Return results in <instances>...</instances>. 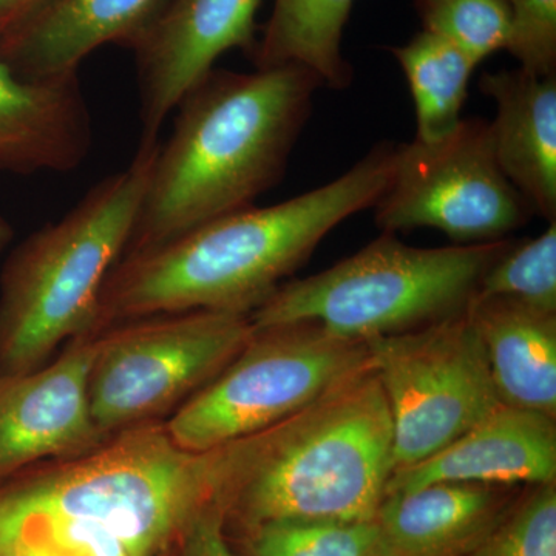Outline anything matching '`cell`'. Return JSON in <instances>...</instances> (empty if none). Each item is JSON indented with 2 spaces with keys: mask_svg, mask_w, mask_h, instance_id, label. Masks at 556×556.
<instances>
[{
  "mask_svg": "<svg viewBox=\"0 0 556 556\" xmlns=\"http://www.w3.org/2000/svg\"><path fill=\"white\" fill-rule=\"evenodd\" d=\"M170 0H54L0 43V60L17 76L39 80L79 73L105 46L135 50Z\"/></svg>",
  "mask_w": 556,
  "mask_h": 556,
  "instance_id": "cell-15",
  "label": "cell"
},
{
  "mask_svg": "<svg viewBox=\"0 0 556 556\" xmlns=\"http://www.w3.org/2000/svg\"><path fill=\"white\" fill-rule=\"evenodd\" d=\"M475 298L511 299L556 314V222L535 239L511 241L482 277Z\"/></svg>",
  "mask_w": 556,
  "mask_h": 556,
  "instance_id": "cell-22",
  "label": "cell"
},
{
  "mask_svg": "<svg viewBox=\"0 0 556 556\" xmlns=\"http://www.w3.org/2000/svg\"><path fill=\"white\" fill-rule=\"evenodd\" d=\"M174 552L175 556H237L229 547L225 518L217 506L207 507L193 519Z\"/></svg>",
  "mask_w": 556,
  "mask_h": 556,
  "instance_id": "cell-26",
  "label": "cell"
},
{
  "mask_svg": "<svg viewBox=\"0 0 556 556\" xmlns=\"http://www.w3.org/2000/svg\"><path fill=\"white\" fill-rule=\"evenodd\" d=\"M506 47L519 68L532 75H556V0H507Z\"/></svg>",
  "mask_w": 556,
  "mask_h": 556,
  "instance_id": "cell-25",
  "label": "cell"
},
{
  "mask_svg": "<svg viewBox=\"0 0 556 556\" xmlns=\"http://www.w3.org/2000/svg\"><path fill=\"white\" fill-rule=\"evenodd\" d=\"M510 244L415 248L382 232L324 273L281 285L251 320L255 328L311 321L361 342L427 327L464 313Z\"/></svg>",
  "mask_w": 556,
  "mask_h": 556,
  "instance_id": "cell-6",
  "label": "cell"
},
{
  "mask_svg": "<svg viewBox=\"0 0 556 556\" xmlns=\"http://www.w3.org/2000/svg\"><path fill=\"white\" fill-rule=\"evenodd\" d=\"M371 368L367 342L311 321L255 328L217 378L164 422L179 447L208 452L276 426Z\"/></svg>",
  "mask_w": 556,
  "mask_h": 556,
  "instance_id": "cell-7",
  "label": "cell"
},
{
  "mask_svg": "<svg viewBox=\"0 0 556 556\" xmlns=\"http://www.w3.org/2000/svg\"><path fill=\"white\" fill-rule=\"evenodd\" d=\"M254 332L247 314L186 311L134 318L94 336L91 416L105 439L156 422L217 378Z\"/></svg>",
  "mask_w": 556,
  "mask_h": 556,
  "instance_id": "cell-8",
  "label": "cell"
},
{
  "mask_svg": "<svg viewBox=\"0 0 556 556\" xmlns=\"http://www.w3.org/2000/svg\"><path fill=\"white\" fill-rule=\"evenodd\" d=\"M354 0H273L262 38L251 53L255 68L300 65L324 87L342 90L353 83V67L342 40Z\"/></svg>",
  "mask_w": 556,
  "mask_h": 556,
  "instance_id": "cell-19",
  "label": "cell"
},
{
  "mask_svg": "<svg viewBox=\"0 0 556 556\" xmlns=\"http://www.w3.org/2000/svg\"><path fill=\"white\" fill-rule=\"evenodd\" d=\"M367 345L393 424V473L447 447L501 405L467 309Z\"/></svg>",
  "mask_w": 556,
  "mask_h": 556,
  "instance_id": "cell-9",
  "label": "cell"
},
{
  "mask_svg": "<svg viewBox=\"0 0 556 556\" xmlns=\"http://www.w3.org/2000/svg\"><path fill=\"white\" fill-rule=\"evenodd\" d=\"M251 556H382L371 521H288L244 533Z\"/></svg>",
  "mask_w": 556,
  "mask_h": 556,
  "instance_id": "cell-21",
  "label": "cell"
},
{
  "mask_svg": "<svg viewBox=\"0 0 556 556\" xmlns=\"http://www.w3.org/2000/svg\"><path fill=\"white\" fill-rule=\"evenodd\" d=\"M466 556H556V482L535 485Z\"/></svg>",
  "mask_w": 556,
  "mask_h": 556,
  "instance_id": "cell-24",
  "label": "cell"
},
{
  "mask_svg": "<svg viewBox=\"0 0 556 556\" xmlns=\"http://www.w3.org/2000/svg\"><path fill=\"white\" fill-rule=\"evenodd\" d=\"M262 0H170L134 50L141 139H159L182 98L223 54L257 46Z\"/></svg>",
  "mask_w": 556,
  "mask_h": 556,
  "instance_id": "cell-12",
  "label": "cell"
},
{
  "mask_svg": "<svg viewBox=\"0 0 556 556\" xmlns=\"http://www.w3.org/2000/svg\"><path fill=\"white\" fill-rule=\"evenodd\" d=\"M14 239V229L9 219L0 215V252L5 251Z\"/></svg>",
  "mask_w": 556,
  "mask_h": 556,
  "instance_id": "cell-28",
  "label": "cell"
},
{
  "mask_svg": "<svg viewBox=\"0 0 556 556\" xmlns=\"http://www.w3.org/2000/svg\"><path fill=\"white\" fill-rule=\"evenodd\" d=\"M479 87L495 102L490 126L501 169L535 214L556 222V75L497 70Z\"/></svg>",
  "mask_w": 556,
  "mask_h": 556,
  "instance_id": "cell-16",
  "label": "cell"
},
{
  "mask_svg": "<svg viewBox=\"0 0 556 556\" xmlns=\"http://www.w3.org/2000/svg\"><path fill=\"white\" fill-rule=\"evenodd\" d=\"M215 506L241 533L288 521H371L393 473V424L375 369L276 426L214 448Z\"/></svg>",
  "mask_w": 556,
  "mask_h": 556,
  "instance_id": "cell-4",
  "label": "cell"
},
{
  "mask_svg": "<svg viewBox=\"0 0 556 556\" xmlns=\"http://www.w3.org/2000/svg\"><path fill=\"white\" fill-rule=\"evenodd\" d=\"M215 506L214 452L175 444L164 422L0 484V556H159Z\"/></svg>",
  "mask_w": 556,
  "mask_h": 556,
  "instance_id": "cell-1",
  "label": "cell"
},
{
  "mask_svg": "<svg viewBox=\"0 0 556 556\" xmlns=\"http://www.w3.org/2000/svg\"><path fill=\"white\" fill-rule=\"evenodd\" d=\"M320 87L300 65L212 70L175 109L126 254L254 206L276 188Z\"/></svg>",
  "mask_w": 556,
  "mask_h": 556,
  "instance_id": "cell-3",
  "label": "cell"
},
{
  "mask_svg": "<svg viewBox=\"0 0 556 556\" xmlns=\"http://www.w3.org/2000/svg\"><path fill=\"white\" fill-rule=\"evenodd\" d=\"M91 146L79 73L24 79L0 60V170L67 174L87 160Z\"/></svg>",
  "mask_w": 556,
  "mask_h": 556,
  "instance_id": "cell-14",
  "label": "cell"
},
{
  "mask_svg": "<svg viewBox=\"0 0 556 556\" xmlns=\"http://www.w3.org/2000/svg\"><path fill=\"white\" fill-rule=\"evenodd\" d=\"M375 222L382 232L431 228L459 244L504 240L535 215L496 160L490 121L463 119L447 137L394 144Z\"/></svg>",
  "mask_w": 556,
  "mask_h": 556,
  "instance_id": "cell-10",
  "label": "cell"
},
{
  "mask_svg": "<svg viewBox=\"0 0 556 556\" xmlns=\"http://www.w3.org/2000/svg\"><path fill=\"white\" fill-rule=\"evenodd\" d=\"M94 336L73 340L35 371L0 378V484L28 468L90 453L108 439L91 416Z\"/></svg>",
  "mask_w": 556,
  "mask_h": 556,
  "instance_id": "cell-11",
  "label": "cell"
},
{
  "mask_svg": "<svg viewBox=\"0 0 556 556\" xmlns=\"http://www.w3.org/2000/svg\"><path fill=\"white\" fill-rule=\"evenodd\" d=\"M390 51L412 91L415 139L433 142L447 137L464 119L460 112L477 62L456 43L426 30Z\"/></svg>",
  "mask_w": 556,
  "mask_h": 556,
  "instance_id": "cell-20",
  "label": "cell"
},
{
  "mask_svg": "<svg viewBox=\"0 0 556 556\" xmlns=\"http://www.w3.org/2000/svg\"><path fill=\"white\" fill-rule=\"evenodd\" d=\"M159 556H175L174 548H170V551L164 552V554H161Z\"/></svg>",
  "mask_w": 556,
  "mask_h": 556,
  "instance_id": "cell-29",
  "label": "cell"
},
{
  "mask_svg": "<svg viewBox=\"0 0 556 556\" xmlns=\"http://www.w3.org/2000/svg\"><path fill=\"white\" fill-rule=\"evenodd\" d=\"M501 485L438 482L383 497L382 556H466L508 510Z\"/></svg>",
  "mask_w": 556,
  "mask_h": 556,
  "instance_id": "cell-17",
  "label": "cell"
},
{
  "mask_svg": "<svg viewBox=\"0 0 556 556\" xmlns=\"http://www.w3.org/2000/svg\"><path fill=\"white\" fill-rule=\"evenodd\" d=\"M467 311L501 404L556 419V314L501 298H475Z\"/></svg>",
  "mask_w": 556,
  "mask_h": 556,
  "instance_id": "cell-18",
  "label": "cell"
},
{
  "mask_svg": "<svg viewBox=\"0 0 556 556\" xmlns=\"http://www.w3.org/2000/svg\"><path fill=\"white\" fill-rule=\"evenodd\" d=\"M159 148L141 139L129 166L10 252L0 274V378L35 371L61 345L97 334L102 288L129 247Z\"/></svg>",
  "mask_w": 556,
  "mask_h": 556,
  "instance_id": "cell-5",
  "label": "cell"
},
{
  "mask_svg": "<svg viewBox=\"0 0 556 556\" xmlns=\"http://www.w3.org/2000/svg\"><path fill=\"white\" fill-rule=\"evenodd\" d=\"M54 0H0V43L35 20Z\"/></svg>",
  "mask_w": 556,
  "mask_h": 556,
  "instance_id": "cell-27",
  "label": "cell"
},
{
  "mask_svg": "<svg viewBox=\"0 0 556 556\" xmlns=\"http://www.w3.org/2000/svg\"><path fill=\"white\" fill-rule=\"evenodd\" d=\"M555 481L554 417L501 404L447 447L394 471L386 496L438 482L535 486Z\"/></svg>",
  "mask_w": 556,
  "mask_h": 556,
  "instance_id": "cell-13",
  "label": "cell"
},
{
  "mask_svg": "<svg viewBox=\"0 0 556 556\" xmlns=\"http://www.w3.org/2000/svg\"><path fill=\"white\" fill-rule=\"evenodd\" d=\"M424 30L456 43L477 64L504 50L507 0H413Z\"/></svg>",
  "mask_w": 556,
  "mask_h": 556,
  "instance_id": "cell-23",
  "label": "cell"
},
{
  "mask_svg": "<svg viewBox=\"0 0 556 556\" xmlns=\"http://www.w3.org/2000/svg\"><path fill=\"white\" fill-rule=\"evenodd\" d=\"M393 152L394 144L380 142L320 188L273 206L241 208L124 254L102 288L98 332L186 311L251 316L332 230L375 207L390 179Z\"/></svg>",
  "mask_w": 556,
  "mask_h": 556,
  "instance_id": "cell-2",
  "label": "cell"
}]
</instances>
